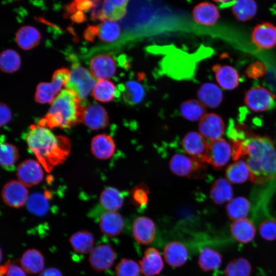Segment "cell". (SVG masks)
<instances>
[{
    "label": "cell",
    "instance_id": "obj_16",
    "mask_svg": "<svg viewBox=\"0 0 276 276\" xmlns=\"http://www.w3.org/2000/svg\"><path fill=\"white\" fill-rule=\"evenodd\" d=\"M181 144L187 154L205 163L204 157L208 143L200 133L196 131L188 132L182 138Z\"/></svg>",
    "mask_w": 276,
    "mask_h": 276
},
{
    "label": "cell",
    "instance_id": "obj_43",
    "mask_svg": "<svg viewBox=\"0 0 276 276\" xmlns=\"http://www.w3.org/2000/svg\"><path fill=\"white\" fill-rule=\"evenodd\" d=\"M251 267L245 259L239 258L230 261L226 265L225 276H250Z\"/></svg>",
    "mask_w": 276,
    "mask_h": 276
},
{
    "label": "cell",
    "instance_id": "obj_20",
    "mask_svg": "<svg viewBox=\"0 0 276 276\" xmlns=\"http://www.w3.org/2000/svg\"><path fill=\"white\" fill-rule=\"evenodd\" d=\"M141 272L145 276H154L163 270L164 265L159 251L154 247L148 248L139 262Z\"/></svg>",
    "mask_w": 276,
    "mask_h": 276
},
{
    "label": "cell",
    "instance_id": "obj_31",
    "mask_svg": "<svg viewBox=\"0 0 276 276\" xmlns=\"http://www.w3.org/2000/svg\"><path fill=\"white\" fill-rule=\"evenodd\" d=\"M120 90L123 92V98L124 102L131 106L141 103L145 95V90L143 85L140 82L135 80L127 81L124 85L121 86Z\"/></svg>",
    "mask_w": 276,
    "mask_h": 276
},
{
    "label": "cell",
    "instance_id": "obj_9",
    "mask_svg": "<svg viewBox=\"0 0 276 276\" xmlns=\"http://www.w3.org/2000/svg\"><path fill=\"white\" fill-rule=\"evenodd\" d=\"M232 154V146L226 140L219 139L208 143L204 162L219 170L227 163Z\"/></svg>",
    "mask_w": 276,
    "mask_h": 276
},
{
    "label": "cell",
    "instance_id": "obj_8",
    "mask_svg": "<svg viewBox=\"0 0 276 276\" xmlns=\"http://www.w3.org/2000/svg\"><path fill=\"white\" fill-rule=\"evenodd\" d=\"M275 98V96L266 87L257 85L246 92L244 102L250 110L263 112L274 108Z\"/></svg>",
    "mask_w": 276,
    "mask_h": 276
},
{
    "label": "cell",
    "instance_id": "obj_41",
    "mask_svg": "<svg viewBox=\"0 0 276 276\" xmlns=\"http://www.w3.org/2000/svg\"><path fill=\"white\" fill-rule=\"evenodd\" d=\"M98 36L105 42H112L119 37L121 30L119 25L115 21L106 20L97 25Z\"/></svg>",
    "mask_w": 276,
    "mask_h": 276
},
{
    "label": "cell",
    "instance_id": "obj_32",
    "mask_svg": "<svg viewBox=\"0 0 276 276\" xmlns=\"http://www.w3.org/2000/svg\"><path fill=\"white\" fill-rule=\"evenodd\" d=\"M222 261V257L219 251L210 247H204L199 253L198 265L201 270L208 272L219 268Z\"/></svg>",
    "mask_w": 276,
    "mask_h": 276
},
{
    "label": "cell",
    "instance_id": "obj_38",
    "mask_svg": "<svg viewBox=\"0 0 276 276\" xmlns=\"http://www.w3.org/2000/svg\"><path fill=\"white\" fill-rule=\"evenodd\" d=\"M235 18L241 21H246L253 18L257 11L256 3L251 0L236 1L232 6Z\"/></svg>",
    "mask_w": 276,
    "mask_h": 276
},
{
    "label": "cell",
    "instance_id": "obj_10",
    "mask_svg": "<svg viewBox=\"0 0 276 276\" xmlns=\"http://www.w3.org/2000/svg\"><path fill=\"white\" fill-rule=\"evenodd\" d=\"M27 187L19 180L7 182L2 191L4 203L10 207L18 209L26 205L29 198Z\"/></svg>",
    "mask_w": 276,
    "mask_h": 276
},
{
    "label": "cell",
    "instance_id": "obj_21",
    "mask_svg": "<svg viewBox=\"0 0 276 276\" xmlns=\"http://www.w3.org/2000/svg\"><path fill=\"white\" fill-rule=\"evenodd\" d=\"M116 147L113 139L106 133H101L95 136L90 144L91 153L99 159H109L113 155Z\"/></svg>",
    "mask_w": 276,
    "mask_h": 276
},
{
    "label": "cell",
    "instance_id": "obj_24",
    "mask_svg": "<svg viewBox=\"0 0 276 276\" xmlns=\"http://www.w3.org/2000/svg\"><path fill=\"white\" fill-rule=\"evenodd\" d=\"M219 85L226 90H232L240 82V76L236 70L230 65L215 64L212 67Z\"/></svg>",
    "mask_w": 276,
    "mask_h": 276
},
{
    "label": "cell",
    "instance_id": "obj_13",
    "mask_svg": "<svg viewBox=\"0 0 276 276\" xmlns=\"http://www.w3.org/2000/svg\"><path fill=\"white\" fill-rule=\"evenodd\" d=\"M253 43L260 50H268L276 47V26L269 22L257 24L251 33Z\"/></svg>",
    "mask_w": 276,
    "mask_h": 276
},
{
    "label": "cell",
    "instance_id": "obj_22",
    "mask_svg": "<svg viewBox=\"0 0 276 276\" xmlns=\"http://www.w3.org/2000/svg\"><path fill=\"white\" fill-rule=\"evenodd\" d=\"M229 228L233 238L242 243L250 242L256 236V226L254 222L247 218L233 221Z\"/></svg>",
    "mask_w": 276,
    "mask_h": 276
},
{
    "label": "cell",
    "instance_id": "obj_42",
    "mask_svg": "<svg viewBox=\"0 0 276 276\" xmlns=\"http://www.w3.org/2000/svg\"><path fill=\"white\" fill-rule=\"evenodd\" d=\"M20 58L14 50L7 49L3 51L0 55L1 70L7 73L17 71L20 66Z\"/></svg>",
    "mask_w": 276,
    "mask_h": 276
},
{
    "label": "cell",
    "instance_id": "obj_45",
    "mask_svg": "<svg viewBox=\"0 0 276 276\" xmlns=\"http://www.w3.org/2000/svg\"><path fill=\"white\" fill-rule=\"evenodd\" d=\"M140 265L132 259H122L115 268L116 276H139Z\"/></svg>",
    "mask_w": 276,
    "mask_h": 276
},
{
    "label": "cell",
    "instance_id": "obj_25",
    "mask_svg": "<svg viewBox=\"0 0 276 276\" xmlns=\"http://www.w3.org/2000/svg\"><path fill=\"white\" fill-rule=\"evenodd\" d=\"M192 15L197 24L205 26L214 25L220 17L217 7L208 2L200 3L195 6Z\"/></svg>",
    "mask_w": 276,
    "mask_h": 276
},
{
    "label": "cell",
    "instance_id": "obj_1",
    "mask_svg": "<svg viewBox=\"0 0 276 276\" xmlns=\"http://www.w3.org/2000/svg\"><path fill=\"white\" fill-rule=\"evenodd\" d=\"M232 141V157L246 159L250 172V179L255 184H263L276 180V150L268 137L254 135L239 126H232L228 130Z\"/></svg>",
    "mask_w": 276,
    "mask_h": 276
},
{
    "label": "cell",
    "instance_id": "obj_5",
    "mask_svg": "<svg viewBox=\"0 0 276 276\" xmlns=\"http://www.w3.org/2000/svg\"><path fill=\"white\" fill-rule=\"evenodd\" d=\"M96 83L97 80L92 74L76 63L72 66L69 80L65 87L74 91L82 101L87 98Z\"/></svg>",
    "mask_w": 276,
    "mask_h": 276
},
{
    "label": "cell",
    "instance_id": "obj_26",
    "mask_svg": "<svg viewBox=\"0 0 276 276\" xmlns=\"http://www.w3.org/2000/svg\"><path fill=\"white\" fill-rule=\"evenodd\" d=\"M20 264L26 273H40L44 269V258L39 250L28 249L21 255Z\"/></svg>",
    "mask_w": 276,
    "mask_h": 276
},
{
    "label": "cell",
    "instance_id": "obj_33",
    "mask_svg": "<svg viewBox=\"0 0 276 276\" xmlns=\"http://www.w3.org/2000/svg\"><path fill=\"white\" fill-rule=\"evenodd\" d=\"M233 189L228 180L220 178L213 183L210 190V197L214 203L222 204L232 199Z\"/></svg>",
    "mask_w": 276,
    "mask_h": 276
},
{
    "label": "cell",
    "instance_id": "obj_36",
    "mask_svg": "<svg viewBox=\"0 0 276 276\" xmlns=\"http://www.w3.org/2000/svg\"><path fill=\"white\" fill-rule=\"evenodd\" d=\"M50 193L48 191L44 194L34 193L29 196L26 203L28 211L38 216H44L49 209V199Z\"/></svg>",
    "mask_w": 276,
    "mask_h": 276
},
{
    "label": "cell",
    "instance_id": "obj_18",
    "mask_svg": "<svg viewBox=\"0 0 276 276\" xmlns=\"http://www.w3.org/2000/svg\"><path fill=\"white\" fill-rule=\"evenodd\" d=\"M83 122L91 130L105 128L109 124L107 111L98 104H93L85 108Z\"/></svg>",
    "mask_w": 276,
    "mask_h": 276
},
{
    "label": "cell",
    "instance_id": "obj_50",
    "mask_svg": "<svg viewBox=\"0 0 276 276\" xmlns=\"http://www.w3.org/2000/svg\"><path fill=\"white\" fill-rule=\"evenodd\" d=\"M5 276H27L26 271L21 268L15 264H9Z\"/></svg>",
    "mask_w": 276,
    "mask_h": 276
},
{
    "label": "cell",
    "instance_id": "obj_37",
    "mask_svg": "<svg viewBox=\"0 0 276 276\" xmlns=\"http://www.w3.org/2000/svg\"><path fill=\"white\" fill-rule=\"evenodd\" d=\"M250 202L245 197H237L231 199L226 206V211L228 217L237 220L245 218L250 210Z\"/></svg>",
    "mask_w": 276,
    "mask_h": 276
},
{
    "label": "cell",
    "instance_id": "obj_2",
    "mask_svg": "<svg viewBox=\"0 0 276 276\" xmlns=\"http://www.w3.org/2000/svg\"><path fill=\"white\" fill-rule=\"evenodd\" d=\"M29 150L48 172L62 163L68 156L70 142L66 137L55 135L50 129L32 125L24 133Z\"/></svg>",
    "mask_w": 276,
    "mask_h": 276
},
{
    "label": "cell",
    "instance_id": "obj_48",
    "mask_svg": "<svg viewBox=\"0 0 276 276\" xmlns=\"http://www.w3.org/2000/svg\"><path fill=\"white\" fill-rule=\"evenodd\" d=\"M1 127L8 124L12 118V113L9 107L2 102L0 104Z\"/></svg>",
    "mask_w": 276,
    "mask_h": 276
},
{
    "label": "cell",
    "instance_id": "obj_29",
    "mask_svg": "<svg viewBox=\"0 0 276 276\" xmlns=\"http://www.w3.org/2000/svg\"><path fill=\"white\" fill-rule=\"evenodd\" d=\"M69 242L75 252L89 254L94 247L95 238L90 232L82 229L73 234L69 238Z\"/></svg>",
    "mask_w": 276,
    "mask_h": 276
},
{
    "label": "cell",
    "instance_id": "obj_44",
    "mask_svg": "<svg viewBox=\"0 0 276 276\" xmlns=\"http://www.w3.org/2000/svg\"><path fill=\"white\" fill-rule=\"evenodd\" d=\"M149 193V189L146 185L139 183L131 190V201L137 209H145L148 204Z\"/></svg>",
    "mask_w": 276,
    "mask_h": 276
},
{
    "label": "cell",
    "instance_id": "obj_17",
    "mask_svg": "<svg viewBox=\"0 0 276 276\" xmlns=\"http://www.w3.org/2000/svg\"><path fill=\"white\" fill-rule=\"evenodd\" d=\"M89 67L92 75L99 80H107L115 74L117 70L114 59L106 54L94 57L90 61Z\"/></svg>",
    "mask_w": 276,
    "mask_h": 276
},
{
    "label": "cell",
    "instance_id": "obj_4",
    "mask_svg": "<svg viewBox=\"0 0 276 276\" xmlns=\"http://www.w3.org/2000/svg\"><path fill=\"white\" fill-rule=\"evenodd\" d=\"M68 68L63 67L55 71L52 78V82H41L37 86L35 100L39 103H51L55 99L62 86L67 84L70 77Z\"/></svg>",
    "mask_w": 276,
    "mask_h": 276
},
{
    "label": "cell",
    "instance_id": "obj_39",
    "mask_svg": "<svg viewBox=\"0 0 276 276\" xmlns=\"http://www.w3.org/2000/svg\"><path fill=\"white\" fill-rule=\"evenodd\" d=\"M225 176L231 182L241 183L250 177V172L246 162L243 160H239L227 167L225 169Z\"/></svg>",
    "mask_w": 276,
    "mask_h": 276
},
{
    "label": "cell",
    "instance_id": "obj_35",
    "mask_svg": "<svg viewBox=\"0 0 276 276\" xmlns=\"http://www.w3.org/2000/svg\"><path fill=\"white\" fill-rule=\"evenodd\" d=\"M205 106L199 101L190 99L183 102L180 105V112L185 119L196 122L200 121L206 114Z\"/></svg>",
    "mask_w": 276,
    "mask_h": 276
},
{
    "label": "cell",
    "instance_id": "obj_47",
    "mask_svg": "<svg viewBox=\"0 0 276 276\" xmlns=\"http://www.w3.org/2000/svg\"><path fill=\"white\" fill-rule=\"evenodd\" d=\"M266 72L265 65L260 61L251 63L245 71L246 76L252 79L262 78L266 74Z\"/></svg>",
    "mask_w": 276,
    "mask_h": 276
},
{
    "label": "cell",
    "instance_id": "obj_11",
    "mask_svg": "<svg viewBox=\"0 0 276 276\" xmlns=\"http://www.w3.org/2000/svg\"><path fill=\"white\" fill-rule=\"evenodd\" d=\"M116 258L113 248L109 244H101L94 246L89 254L88 260L94 270L101 272L111 267Z\"/></svg>",
    "mask_w": 276,
    "mask_h": 276
},
{
    "label": "cell",
    "instance_id": "obj_12",
    "mask_svg": "<svg viewBox=\"0 0 276 276\" xmlns=\"http://www.w3.org/2000/svg\"><path fill=\"white\" fill-rule=\"evenodd\" d=\"M16 175L18 180L26 187H32L42 181L43 172L41 165L38 160L28 159L18 166Z\"/></svg>",
    "mask_w": 276,
    "mask_h": 276
},
{
    "label": "cell",
    "instance_id": "obj_14",
    "mask_svg": "<svg viewBox=\"0 0 276 276\" xmlns=\"http://www.w3.org/2000/svg\"><path fill=\"white\" fill-rule=\"evenodd\" d=\"M156 229L154 221L146 216L137 217L132 225L133 237L138 244L142 245H148L153 242Z\"/></svg>",
    "mask_w": 276,
    "mask_h": 276
},
{
    "label": "cell",
    "instance_id": "obj_49",
    "mask_svg": "<svg viewBox=\"0 0 276 276\" xmlns=\"http://www.w3.org/2000/svg\"><path fill=\"white\" fill-rule=\"evenodd\" d=\"M74 2L76 11L83 12H86L90 10L93 8L95 4L94 1L78 0Z\"/></svg>",
    "mask_w": 276,
    "mask_h": 276
},
{
    "label": "cell",
    "instance_id": "obj_6",
    "mask_svg": "<svg viewBox=\"0 0 276 276\" xmlns=\"http://www.w3.org/2000/svg\"><path fill=\"white\" fill-rule=\"evenodd\" d=\"M206 163L188 154L176 153L170 159L169 166L175 175L188 178L199 176L205 168Z\"/></svg>",
    "mask_w": 276,
    "mask_h": 276
},
{
    "label": "cell",
    "instance_id": "obj_52",
    "mask_svg": "<svg viewBox=\"0 0 276 276\" xmlns=\"http://www.w3.org/2000/svg\"><path fill=\"white\" fill-rule=\"evenodd\" d=\"M39 276H63L62 272L54 267L44 269L39 274Z\"/></svg>",
    "mask_w": 276,
    "mask_h": 276
},
{
    "label": "cell",
    "instance_id": "obj_34",
    "mask_svg": "<svg viewBox=\"0 0 276 276\" xmlns=\"http://www.w3.org/2000/svg\"><path fill=\"white\" fill-rule=\"evenodd\" d=\"M1 139V165L7 171H14L19 157L18 150L14 145L5 142L2 136Z\"/></svg>",
    "mask_w": 276,
    "mask_h": 276
},
{
    "label": "cell",
    "instance_id": "obj_51",
    "mask_svg": "<svg viewBox=\"0 0 276 276\" xmlns=\"http://www.w3.org/2000/svg\"><path fill=\"white\" fill-rule=\"evenodd\" d=\"M98 29L97 26H89L84 32V38L89 41H93L96 36H98Z\"/></svg>",
    "mask_w": 276,
    "mask_h": 276
},
{
    "label": "cell",
    "instance_id": "obj_7",
    "mask_svg": "<svg viewBox=\"0 0 276 276\" xmlns=\"http://www.w3.org/2000/svg\"><path fill=\"white\" fill-rule=\"evenodd\" d=\"M128 1H95L91 19L102 21L122 19L126 14Z\"/></svg>",
    "mask_w": 276,
    "mask_h": 276
},
{
    "label": "cell",
    "instance_id": "obj_46",
    "mask_svg": "<svg viewBox=\"0 0 276 276\" xmlns=\"http://www.w3.org/2000/svg\"><path fill=\"white\" fill-rule=\"evenodd\" d=\"M258 231L261 237L267 241L276 240V219L269 217L259 224Z\"/></svg>",
    "mask_w": 276,
    "mask_h": 276
},
{
    "label": "cell",
    "instance_id": "obj_30",
    "mask_svg": "<svg viewBox=\"0 0 276 276\" xmlns=\"http://www.w3.org/2000/svg\"><path fill=\"white\" fill-rule=\"evenodd\" d=\"M41 38L39 32L34 27L25 26L18 30L15 40L18 45L23 50H30L37 46Z\"/></svg>",
    "mask_w": 276,
    "mask_h": 276
},
{
    "label": "cell",
    "instance_id": "obj_53",
    "mask_svg": "<svg viewBox=\"0 0 276 276\" xmlns=\"http://www.w3.org/2000/svg\"><path fill=\"white\" fill-rule=\"evenodd\" d=\"M71 19L74 22L80 23L84 21L86 17L83 12L78 11L71 15Z\"/></svg>",
    "mask_w": 276,
    "mask_h": 276
},
{
    "label": "cell",
    "instance_id": "obj_19",
    "mask_svg": "<svg viewBox=\"0 0 276 276\" xmlns=\"http://www.w3.org/2000/svg\"><path fill=\"white\" fill-rule=\"evenodd\" d=\"M124 221L122 215L116 212L105 211L99 218V227L101 232L109 237H114L122 232Z\"/></svg>",
    "mask_w": 276,
    "mask_h": 276
},
{
    "label": "cell",
    "instance_id": "obj_40",
    "mask_svg": "<svg viewBox=\"0 0 276 276\" xmlns=\"http://www.w3.org/2000/svg\"><path fill=\"white\" fill-rule=\"evenodd\" d=\"M116 95L115 85L109 80H99L92 91L94 98L102 102L113 101Z\"/></svg>",
    "mask_w": 276,
    "mask_h": 276
},
{
    "label": "cell",
    "instance_id": "obj_28",
    "mask_svg": "<svg viewBox=\"0 0 276 276\" xmlns=\"http://www.w3.org/2000/svg\"><path fill=\"white\" fill-rule=\"evenodd\" d=\"M123 193L116 188L108 187L101 192L99 201L101 208L106 211L116 212L123 205Z\"/></svg>",
    "mask_w": 276,
    "mask_h": 276
},
{
    "label": "cell",
    "instance_id": "obj_3",
    "mask_svg": "<svg viewBox=\"0 0 276 276\" xmlns=\"http://www.w3.org/2000/svg\"><path fill=\"white\" fill-rule=\"evenodd\" d=\"M85 107L73 91L64 89L51 103L48 112L38 124L49 129L70 128L83 122Z\"/></svg>",
    "mask_w": 276,
    "mask_h": 276
},
{
    "label": "cell",
    "instance_id": "obj_27",
    "mask_svg": "<svg viewBox=\"0 0 276 276\" xmlns=\"http://www.w3.org/2000/svg\"><path fill=\"white\" fill-rule=\"evenodd\" d=\"M199 101L205 107L216 108L223 100V94L220 88L215 84L207 82L202 84L197 91Z\"/></svg>",
    "mask_w": 276,
    "mask_h": 276
},
{
    "label": "cell",
    "instance_id": "obj_15",
    "mask_svg": "<svg viewBox=\"0 0 276 276\" xmlns=\"http://www.w3.org/2000/svg\"><path fill=\"white\" fill-rule=\"evenodd\" d=\"M198 129L199 133L209 141L218 140L224 133V122L217 114L206 113L199 121Z\"/></svg>",
    "mask_w": 276,
    "mask_h": 276
},
{
    "label": "cell",
    "instance_id": "obj_23",
    "mask_svg": "<svg viewBox=\"0 0 276 276\" xmlns=\"http://www.w3.org/2000/svg\"><path fill=\"white\" fill-rule=\"evenodd\" d=\"M163 255L166 262L172 267L183 265L189 258V252L185 244L177 241L170 242L165 246Z\"/></svg>",
    "mask_w": 276,
    "mask_h": 276
}]
</instances>
